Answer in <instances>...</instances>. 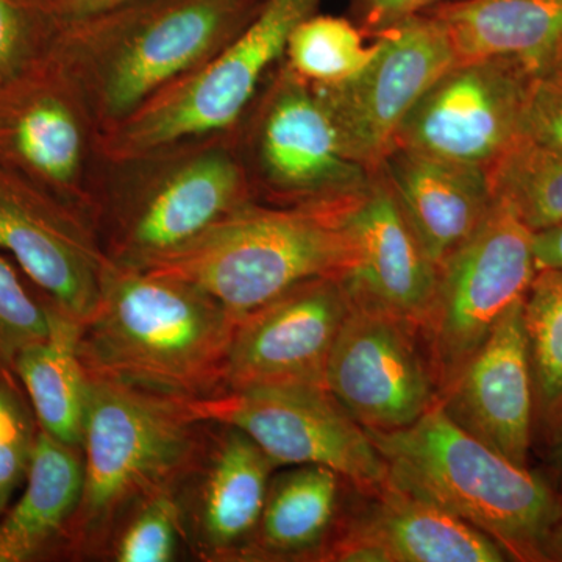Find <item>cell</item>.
I'll use <instances>...</instances> for the list:
<instances>
[{
  "label": "cell",
  "mask_w": 562,
  "mask_h": 562,
  "mask_svg": "<svg viewBox=\"0 0 562 562\" xmlns=\"http://www.w3.org/2000/svg\"><path fill=\"white\" fill-rule=\"evenodd\" d=\"M236 321L188 281L110 261L79 353L91 379L195 401L225 391Z\"/></svg>",
  "instance_id": "1"
},
{
  "label": "cell",
  "mask_w": 562,
  "mask_h": 562,
  "mask_svg": "<svg viewBox=\"0 0 562 562\" xmlns=\"http://www.w3.org/2000/svg\"><path fill=\"white\" fill-rule=\"evenodd\" d=\"M266 0H132L68 21L57 57L103 135L224 50Z\"/></svg>",
  "instance_id": "2"
},
{
  "label": "cell",
  "mask_w": 562,
  "mask_h": 562,
  "mask_svg": "<svg viewBox=\"0 0 562 562\" xmlns=\"http://www.w3.org/2000/svg\"><path fill=\"white\" fill-rule=\"evenodd\" d=\"M255 201L235 132L106 161L92 227L114 265L149 269Z\"/></svg>",
  "instance_id": "3"
},
{
  "label": "cell",
  "mask_w": 562,
  "mask_h": 562,
  "mask_svg": "<svg viewBox=\"0 0 562 562\" xmlns=\"http://www.w3.org/2000/svg\"><path fill=\"white\" fill-rule=\"evenodd\" d=\"M205 427L187 401L91 379L81 442L83 491L61 553L106 557L136 506L179 486Z\"/></svg>",
  "instance_id": "4"
},
{
  "label": "cell",
  "mask_w": 562,
  "mask_h": 562,
  "mask_svg": "<svg viewBox=\"0 0 562 562\" xmlns=\"http://www.w3.org/2000/svg\"><path fill=\"white\" fill-rule=\"evenodd\" d=\"M366 432L386 462L391 486L479 528L508 557L542 553L558 516L552 492L461 428L441 403L401 430Z\"/></svg>",
  "instance_id": "5"
},
{
  "label": "cell",
  "mask_w": 562,
  "mask_h": 562,
  "mask_svg": "<svg viewBox=\"0 0 562 562\" xmlns=\"http://www.w3.org/2000/svg\"><path fill=\"white\" fill-rule=\"evenodd\" d=\"M349 258L339 211L251 201L149 271L188 281L241 317L303 281L339 279Z\"/></svg>",
  "instance_id": "6"
},
{
  "label": "cell",
  "mask_w": 562,
  "mask_h": 562,
  "mask_svg": "<svg viewBox=\"0 0 562 562\" xmlns=\"http://www.w3.org/2000/svg\"><path fill=\"white\" fill-rule=\"evenodd\" d=\"M233 132L251 194L266 205L338 213L375 177L347 154L319 90L283 61Z\"/></svg>",
  "instance_id": "7"
},
{
  "label": "cell",
  "mask_w": 562,
  "mask_h": 562,
  "mask_svg": "<svg viewBox=\"0 0 562 562\" xmlns=\"http://www.w3.org/2000/svg\"><path fill=\"white\" fill-rule=\"evenodd\" d=\"M322 0H266L235 40L191 76L103 135L106 158H124L238 127L262 85L283 61L294 29Z\"/></svg>",
  "instance_id": "8"
},
{
  "label": "cell",
  "mask_w": 562,
  "mask_h": 562,
  "mask_svg": "<svg viewBox=\"0 0 562 562\" xmlns=\"http://www.w3.org/2000/svg\"><path fill=\"white\" fill-rule=\"evenodd\" d=\"M106 161L102 127L57 55L0 85V166L57 195L92 224Z\"/></svg>",
  "instance_id": "9"
},
{
  "label": "cell",
  "mask_w": 562,
  "mask_h": 562,
  "mask_svg": "<svg viewBox=\"0 0 562 562\" xmlns=\"http://www.w3.org/2000/svg\"><path fill=\"white\" fill-rule=\"evenodd\" d=\"M536 272L532 232L495 199L479 231L439 269L438 292L422 328L442 392L522 301Z\"/></svg>",
  "instance_id": "10"
},
{
  "label": "cell",
  "mask_w": 562,
  "mask_h": 562,
  "mask_svg": "<svg viewBox=\"0 0 562 562\" xmlns=\"http://www.w3.org/2000/svg\"><path fill=\"white\" fill-rule=\"evenodd\" d=\"M187 405L198 420L246 432L276 469L324 465L362 490L376 491L387 483L386 462L375 443L327 387L227 390Z\"/></svg>",
  "instance_id": "11"
},
{
  "label": "cell",
  "mask_w": 562,
  "mask_h": 562,
  "mask_svg": "<svg viewBox=\"0 0 562 562\" xmlns=\"http://www.w3.org/2000/svg\"><path fill=\"white\" fill-rule=\"evenodd\" d=\"M531 79L517 58L457 63L409 111L394 147L490 172L520 140Z\"/></svg>",
  "instance_id": "12"
},
{
  "label": "cell",
  "mask_w": 562,
  "mask_h": 562,
  "mask_svg": "<svg viewBox=\"0 0 562 562\" xmlns=\"http://www.w3.org/2000/svg\"><path fill=\"white\" fill-rule=\"evenodd\" d=\"M419 327L391 314L353 305L325 368V387L364 430L394 431L441 401V383Z\"/></svg>",
  "instance_id": "13"
},
{
  "label": "cell",
  "mask_w": 562,
  "mask_h": 562,
  "mask_svg": "<svg viewBox=\"0 0 562 562\" xmlns=\"http://www.w3.org/2000/svg\"><path fill=\"white\" fill-rule=\"evenodd\" d=\"M373 41L375 55L357 77L339 87L314 88L331 110L347 154L375 172L409 111L458 60L441 22L428 13Z\"/></svg>",
  "instance_id": "14"
},
{
  "label": "cell",
  "mask_w": 562,
  "mask_h": 562,
  "mask_svg": "<svg viewBox=\"0 0 562 562\" xmlns=\"http://www.w3.org/2000/svg\"><path fill=\"white\" fill-rule=\"evenodd\" d=\"M0 250L63 313L80 324L101 295L110 260L85 214L0 166Z\"/></svg>",
  "instance_id": "15"
},
{
  "label": "cell",
  "mask_w": 562,
  "mask_h": 562,
  "mask_svg": "<svg viewBox=\"0 0 562 562\" xmlns=\"http://www.w3.org/2000/svg\"><path fill=\"white\" fill-rule=\"evenodd\" d=\"M350 308L338 277H319L238 317L225 391L279 384L325 387L328 355Z\"/></svg>",
  "instance_id": "16"
},
{
  "label": "cell",
  "mask_w": 562,
  "mask_h": 562,
  "mask_svg": "<svg viewBox=\"0 0 562 562\" xmlns=\"http://www.w3.org/2000/svg\"><path fill=\"white\" fill-rule=\"evenodd\" d=\"M273 469L246 432L206 424L201 450L176 487L183 541L201 560H249Z\"/></svg>",
  "instance_id": "17"
},
{
  "label": "cell",
  "mask_w": 562,
  "mask_h": 562,
  "mask_svg": "<svg viewBox=\"0 0 562 562\" xmlns=\"http://www.w3.org/2000/svg\"><path fill=\"white\" fill-rule=\"evenodd\" d=\"M350 244L339 281L353 305L366 306L424 328L439 284L428 257L382 173L357 202L339 211Z\"/></svg>",
  "instance_id": "18"
},
{
  "label": "cell",
  "mask_w": 562,
  "mask_h": 562,
  "mask_svg": "<svg viewBox=\"0 0 562 562\" xmlns=\"http://www.w3.org/2000/svg\"><path fill=\"white\" fill-rule=\"evenodd\" d=\"M524 299L505 313L439 401L461 428L520 468H527L535 398Z\"/></svg>",
  "instance_id": "19"
},
{
  "label": "cell",
  "mask_w": 562,
  "mask_h": 562,
  "mask_svg": "<svg viewBox=\"0 0 562 562\" xmlns=\"http://www.w3.org/2000/svg\"><path fill=\"white\" fill-rule=\"evenodd\" d=\"M325 547L321 560L350 562H502L508 553L479 528L390 483Z\"/></svg>",
  "instance_id": "20"
},
{
  "label": "cell",
  "mask_w": 562,
  "mask_h": 562,
  "mask_svg": "<svg viewBox=\"0 0 562 562\" xmlns=\"http://www.w3.org/2000/svg\"><path fill=\"white\" fill-rule=\"evenodd\" d=\"M439 269L479 231L495 198L490 172L392 147L376 169Z\"/></svg>",
  "instance_id": "21"
},
{
  "label": "cell",
  "mask_w": 562,
  "mask_h": 562,
  "mask_svg": "<svg viewBox=\"0 0 562 562\" xmlns=\"http://www.w3.org/2000/svg\"><path fill=\"white\" fill-rule=\"evenodd\" d=\"M83 491V450L40 430L20 501L0 516V562L61 553Z\"/></svg>",
  "instance_id": "22"
},
{
  "label": "cell",
  "mask_w": 562,
  "mask_h": 562,
  "mask_svg": "<svg viewBox=\"0 0 562 562\" xmlns=\"http://www.w3.org/2000/svg\"><path fill=\"white\" fill-rule=\"evenodd\" d=\"M441 22L458 63L508 57L542 65L562 44V0H442Z\"/></svg>",
  "instance_id": "23"
},
{
  "label": "cell",
  "mask_w": 562,
  "mask_h": 562,
  "mask_svg": "<svg viewBox=\"0 0 562 562\" xmlns=\"http://www.w3.org/2000/svg\"><path fill=\"white\" fill-rule=\"evenodd\" d=\"M49 303V333L27 347L14 364L38 420L40 430L81 447L91 376L79 353L80 322Z\"/></svg>",
  "instance_id": "24"
},
{
  "label": "cell",
  "mask_w": 562,
  "mask_h": 562,
  "mask_svg": "<svg viewBox=\"0 0 562 562\" xmlns=\"http://www.w3.org/2000/svg\"><path fill=\"white\" fill-rule=\"evenodd\" d=\"M339 479L324 465H291L272 476L250 557H321L338 514Z\"/></svg>",
  "instance_id": "25"
},
{
  "label": "cell",
  "mask_w": 562,
  "mask_h": 562,
  "mask_svg": "<svg viewBox=\"0 0 562 562\" xmlns=\"http://www.w3.org/2000/svg\"><path fill=\"white\" fill-rule=\"evenodd\" d=\"M494 198L532 233L562 222V147L519 140L490 171Z\"/></svg>",
  "instance_id": "26"
},
{
  "label": "cell",
  "mask_w": 562,
  "mask_h": 562,
  "mask_svg": "<svg viewBox=\"0 0 562 562\" xmlns=\"http://www.w3.org/2000/svg\"><path fill=\"white\" fill-rule=\"evenodd\" d=\"M375 50L350 18L314 13L291 33L283 63L306 83L331 88L357 77Z\"/></svg>",
  "instance_id": "27"
},
{
  "label": "cell",
  "mask_w": 562,
  "mask_h": 562,
  "mask_svg": "<svg viewBox=\"0 0 562 562\" xmlns=\"http://www.w3.org/2000/svg\"><path fill=\"white\" fill-rule=\"evenodd\" d=\"M535 394L543 412L562 406V269H539L524 299Z\"/></svg>",
  "instance_id": "28"
},
{
  "label": "cell",
  "mask_w": 562,
  "mask_h": 562,
  "mask_svg": "<svg viewBox=\"0 0 562 562\" xmlns=\"http://www.w3.org/2000/svg\"><path fill=\"white\" fill-rule=\"evenodd\" d=\"M66 24L50 0H0V85L54 58Z\"/></svg>",
  "instance_id": "29"
},
{
  "label": "cell",
  "mask_w": 562,
  "mask_h": 562,
  "mask_svg": "<svg viewBox=\"0 0 562 562\" xmlns=\"http://www.w3.org/2000/svg\"><path fill=\"white\" fill-rule=\"evenodd\" d=\"M181 539L176 490L162 491L136 506L114 535L106 557L116 562H171Z\"/></svg>",
  "instance_id": "30"
},
{
  "label": "cell",
  "mask_w": 562,
  "mask_h": 562,
  "mask_svg": "<svg viewBox=\"0 0 562 562\" xmlns=\"http://www.w3.org/2000/svg\"><path fill=\"white\" fill-rule=\"evenodd\" d=\"M0 250V368L14 373L18 357L49 333V303Z\"/></svg>",
  "instance_id": "31"
},
{
  "label": "cell",
  "mask_w": 562,
  "mask_h": 562,
  "mask_svg": "<svg viewBox=\"0 0 562 562\" xmlns=\"http://www.w3.org/2000/svg\"><path fill=\"white\" fill-rule=\"evenodd\" d=\"M40 425L18 376L0 368V516L27 479Z\"/></svg>",
  "instance_id": "32"
},
{
  "label": "cell",
  "mask_w": 562,
  "mask_h": 562,
  "mask_svg": "<svg viewBox=\"0 0 562 562\" xmlns=\"http://www.w3.org/2000/svg\"><path fill=\"white\" fill-rule=\"evenodd\" d=\"M520 140L562 147V44L532 74Z\"/></svg>",
  "instance_id": "33"
},
{
  "label": "cell",
  "mask_w": 562,
  "mask_h": 562,
  "mask_svg": "<svg viewBox=\"0 0 562 562\" xmlns=\"http://www.w3.org/2000/svg\"><path fill=\"white\" fill-rule=\"evenodd\" d=\"M442 0H349L350 20L366 38H375L387 29L430 10Z\"/></svg>",
  "instance_id": "34"
},
{
  "label": "cell",
  "mask_w": 562,
  "mask_h": 562,
  "mask_svg": "<svg viewBox=\"0 0 562 562\" xmlns=\"http://www.w3.org/2000/svg\"><path fill=\"white\" fill-rule=\"evenodd\" d=\"M536 269H562V222L532 233Z\"/></svg>",
  "instance_id": "35"
},
{
  "label": "cell",
  "mask_w": 562,
  "mask_h": 562,
  "mask_svg": "<svg viewBox=\"0 0 562 562\" xmlns=\"http://www.w3.org/2000/svg\"><path fill=\"white\" fill-rule=\"evenodd\" d=\"M66 21L79 20L132 2V0H50Z\"/></svg>",
  "instance_id": "36"
},
{
  "label": "cell",
  "mask_w": 562,
  "mask_h": 562,
  "mask_svg": "<svg viewBox=\"0 0 562 562\" xmlns=\"http://www.w3.org/2000/svg\"><path fill=\"white\" fill-rule=\"evenodd\" d=\"M554 460H557L558 465L562 469V427L560 436H558L557 447H554Z\"/></svg>",
  "instance_id": "37"
},
{
  "label": "cell",
  "mask_w": 562,
  "mask_h": 562,
  "mask_svg": "<svg viewBox=\"0 0 562 562\" xmlns=\"http://www.w3.org/2000/svg\"><path fill=\"white\" fill-rule=\"evenodd\" d=\"M558 549H560V552L562 554V532L560 535V539H558Z\"/></svg>",
  "instance_id": "38"
}]
</instances>
